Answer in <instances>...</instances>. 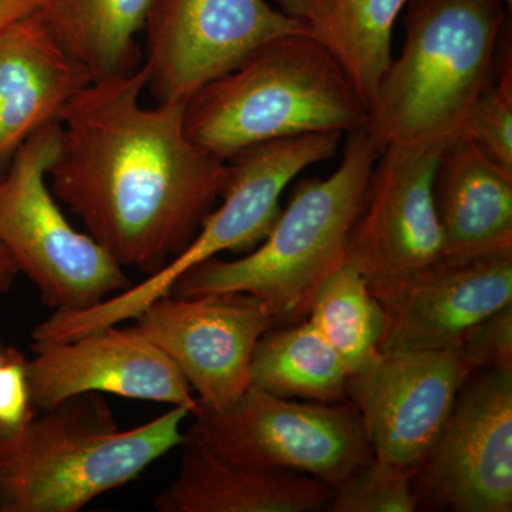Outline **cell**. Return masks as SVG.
<instances>
[{
    "label": "cell",
    "instance_id": "1",
    "mask_svg": "<svg viewBox=\"0 0 512 512\" xmlns=\"http://www.w3.org/2000/svg\"><path fill=\"white\" fill-rule=\"evenodd\" d=\"M147 70L92 82L63 107L47 178L123 269L148 276L190 245L221 198L228 163L192 143L184 106L141 104Z\"/></svg>",
    "mask_w": 512,
    "mask_h": 512
},
{
    "label": "cell",
    "instance_id": "2",
    "mask_svg": "<svg viewBox=\"0 0 512 512\" xmlns=\"http://www.w3.org/2000/svg\"><path fill=\"white\" fill-rule=\"evenodd\" d=\"M501 0H407L406 40L369 107L377 156L392 146L446 144L493 80L507 32Z\"/></svg>",
    "mask_w": 512,
    "mask_h": 512
},
{
    "label": "cell",
    "instance_id": "3",
    "mask_svg": "<svg viewBox=\"0 0 512 512\" xmlns=\"http://www.w3.org/2000/svg\"><path fill=\"white\" fill-rule=\"evenodd\" d=\"M188 416L184 407H173L123 431L99 393L37 412L20 429L0 434V512L83 510L180 447Z\"/></svg>",
    "mask_w": 512,
    "mask_h": 512
},
{
    "label": "cell",
    "instance_id": "4",
    "mask_svg": "<svg viewBox=\"0 0 512 512\" xmlns=\"http://www.w3.org/2000/svg\"><path fill=\"white\" fill-rule=\"evenodd\" d=\"M369 109L343 67L308 33L266 43L184 106L192 143L221 160L279 138L366 128Z\"/></svg>",
    "mask_w": 512,
    "mask_h": 512
},
{
    "label": "cell",
    "instance_id": "5",
    "mask_svg": "<svg viewBox=\"0 0 512 512\" xmlns=\"http://www.w3.org/2000/svg\"><path fill=\"white\" fill-rule=\"evenodd\" d=\"M376 158L366 128L348 133L339 167L325 180L299 181L261 245L234 261L214 256L194 266L168 296L245 292L264 303L275 325L308 319L320 284L348 261L350 229Z\"/></svg>",
    "mask_w": 512,
    "mask_h": 512
},
{
    "label": "cell",
    "instance_id": "6",
    "mask_svg": "<svg viewBox=\"0 0 512 512\" xmlns=\"http://www.w3.org/2000/svg\"><path fill=\"white\" fill-rule=\"evenodd\" d=\"M343 133L302 134L245 148L228 160L222 204L202 221L200 231L180 255L138 285L84 311H55L32 335L63 342L137 318L151 302L170 295L185 272L221 252L248 254L268 237L281 215V195L305 168L335 156Z\"/></svg>",
    "mask_w": 512,
    "mask_h": 512
},
{
    "label": "cell",
    "instance_id": "7",
    "mask_svg": "<svg viewBox=\"0 0 512 512\" xmlns=\"http://www.w3.org/2000/svg\"><path fill=\"white\" fill-rule=\"evenodd\" d=\"M59 121L40 128L0 177V244L53 311H84L126 291V271L72 227L47 185Z\"/></svg>",
    "mask_w": 512,
    "mask_h": 512
},
{
    "label": "cell",
    "instance_id": "8",
    "mask_svg": "<svg viewBox=\"0 0 512 512\" xmlns=\"http://www.w3.org/2000/svg\"><path fill=\"white\" fill-rule=\"evenodd\" d=\"M194 417L192 436L229 463L302 474L333 490L375 457L352 400L296 403L251 384L228 409Z\"/></svg>",
    "mask_w": 512,
    "mask_h": 512
},
{
    "label": "cell",
    "instance_id": "9",
    "mask_svg": "<svg viewBox=\"0 0 512 512\" xmlns=\"http://www.w3.org/2000/svg\"><path fill=\"white\" fill-rule=\"evenodd\" d=\"M144 30L146 89L157 103L178 104L266 43L308 33L266 0H151Z\"/></svg>",
    "mask_w": 512,
    "mask_h": 512
},
{
    "label": "cell",
    "instance_id": "10",
    "mask_svg": "<svg viewBox=\"0 0 512 512\" xmlns=\"http://www.w3.org/2000/svg\"><path fill=\"white\" fill-rule=\"evenodd\" d=\"M446 144L392 146L377 156L348 238V261L382 299L444 261L434 173Z\"/></svg>",
    "mask_w": 512,
    "mask_h": 512
},
{
    "label": "cell",
    "instance_id": "11",
    "mask_svg": "<svg viewBox=\"0 0 512 512\" xmlns=\"http://www.w3.org/2000/svg\"><path fill=\"white\" fill-rule=\"evenodd\" d=\"M417 504L512 511V370H476L416 468Z\"/></svg>",
    "mask_w": 512,
    "mask_h": 512
},
{
    "label": "cell",
    "instance_id": "12",
    "mask_svg": "<svg viewBox=\"0 0 512 512\" xmlns=\"http://www.w3.org/2000/svg\"><path fill=\"white\" fill-rule=\"evenodd\" d=\"M197 393L201 409L221 412L251 386L252 355L274 328L268 308L245 292L163 296L134 319Z\"/></svg>",
    "mask_w": 512,
    "mask_h": 512
},
{
    "label": "cell",
    "instance_id": "13",
    "mask_svg": "<svg viewBox=\"0 0 512 512\" xmlns=\"http://www.w3.org/2000/svg\"><path fill=\"white\" fill-rule=\"evenodd\" d=\"M474 372L456 345L380 353L349 376L348 399L359 410L373 456L416 471Z\"/></svg>",
    "mask_w": 512,
    "mask_h": 512
},
{
    "label": "cell",
    "instance_id": "14",
    "mask_svg": "<svg viewBox=\"0 0 512 512\" xmlns=\"http://www.w3.org/2000/svg\"><path fill=\"white\" fill-rule=\"evenodd\" d=\"M28 359L30 397L36 412L83 393L184 407L200 403L177 366L137 328L107 326L63 342L33 340Z\"/></svg>",
    "mask_w": 512,
    "mask_h": 512
},
{
    "label": "cell",
    "instance_id": "15",
    "mask_svg": "<svg viewBox=\"0 0 512 512\" xmlns=\"http://www.w3.org/2000/svg\"><path fill=\"white\" fill-rule=\"evenodd\" d=\"M386 326L380 352L440 350L512 303V248L448 261L380 299Z\"/></svg>",
    "mask_w": 512,
    "mask_h": 512
},
{
    "label": "cell",
    "instance_id": "16",
    "mask_svg": "<svg viewBox=\"0 0 512 512\" xmlns=\"http://www.w3.org/2000/svg\"><path fill=\"white\" fill-rule=\"evenodd\" d=\"M89 72L46 28L39 10L0 32V177L40 128L87 84Z\"/></svg>",
    "mask_w": 512,
    "mask_h": 512
},
{
    "label": "cell",
    "instance_id": "17",
    "mask_svg": "<svg viewBox=\"0 0 512 512\" xmlns=\"http://www.w3.org/2000/svg\"><path fill=\"white\" fill-rule=\"evenodd\" d=\"M178 476L154 498L160 512H316L329 510L333 488L302 474L254 470L212 453L185 433Z\"/></svg>",
    "mask_w": 512,
    "mask_h": 512
},
{
    "label": "cell",
    "instance_id": "18",
    "mask_svg": "<svg viewBox=\"0 0 512 512\" xmlns=\"http://www.w3.org/2000/svg\"><path fill=\"white\" fill-rule=\"evenodd\" d=\"M433 191L444 259L463 261L512 248V173L476 143L463 136L447 141Z\"/></svg>",
    "mask_w": 512,
    "mask_h": 512
},
{
    "label": "cell",
    "instance_id": "19",
    "mask_svg": "<svg viewBox=\"0 0 512 512\" xmlns=\"http://www.w3.org/2000/svg\"><path fill=\"white\" fill-rule=\"evenodd\" d=\"M338 60L369 109L392 62V33L407 0H275Z\"/></svg>",
    "mask_w": 512,
    "mask_h": 512
},
{
    "label": "cell",
    "instance_id": "20",
    "mask_svg": "<svg viewBox=\"0 0 512 512\" xmlns=\"http://www.w3.org/2000/svg\"><path fill=\"white\" fill-rule=\"evenodd\" d=\"M151 0H43L39 13L57 43L92 82L130 76L143 60L136 36Z\"/></svg>",
    "mask_w": 512,
    "mask_h": 512
},
{
    "label": "cell",
    "instance_id": "21",
    "mask_svg": "<svg viewBox=\"0 0 512 512\" xmlns=\"http://www.w3.org/2000/svg\"><path fill=\"white\" fill-rule=\"evenodd\" d=\"M348 380V370L338 353L308 319L269 329L252 355V384L284 399L345 402Z\"/></svg>",
    "mask_w": 512,
    "mask_h": 512
},
{
    "label": "cell",
    "instance_id": "22",
    "mask_svg": "<svg viewBox=\"0 0 512 512\" xmlns=\"http://www.w3.org/2000/svg\"><path fill=\"white\" fill-rule=\"evenodd\" d=\"M308 320L338 353L349 376L382 353L386 315L352 262L326 276L313 296Z\"/></svg>",
    "mask_w": 512,
    "mask_h": 512
},
{
    "label": "cell",
    "instance_id": "23",
    "mask_svg": "<svg viewBox=\"0 0 512 512\" xmlns=\"http://www.w3.org/2000/svg\"><path fill=\"white\" fill-rule=\"evenodd\" d=\"M510 33H504L493 80L480 94L458 136L476 143L512 173V56Z\"/></svg>",
    "mask_w": 512,
    "mask_h": 512
},
{
    "label": "cell",
    "instance_id": "24",
    "mask_svg": "<svg viewBox=\"0 0 512 512\" xmlns=\"http://www.w3.org/2000/svg\"><path fill=\"white\" fill-rule=\"evenodd\" d=\"M414 473L373 457L362 470L333 490L329 511H416L419 504L413 491Z\"/></svg>",
    "mask_w": 512,
    "mask_h": 512
},
{
    "label": "cell",
    "instance_id": "25",
    "mask_svg": "<svg viewBox=\"0 0 512 512\" xmlns=\"http://www.w3.org/2000/svg\"><path fill=\"white\" fill-rule=\"evenodd\" d=\"M457 345L476 370H512V303L473 326Z\"/></svg>",
    "mask_w": 512,
    "mask_h": 512
},
{
    "label": "cell",
    "instance_id": "26",
    "mask_svg": "<svg viewBox=\"0 0 512 512\" xmlns=\"http://www.w3.org/2000/svg\"><path fill=\"white\" fill-rule=\"evenodd\" d=\"M36 413L30 397L28 357L15 348L0 370V434L20 429Z\"/></svg>",
    "mask_w": 512,
    "mask_h": 512
},
{
    "label": "cell",
    "instance_id": "27",
    "mask_svg": "<svg viewBox=\"0 0 512 512\" xmlns=\"http://www.w3.org/2000/svg\"><path fill=\"white\" fill-rule=\"evenodd\" d=\"M42 3L43 0H0V32L37 12Z\"/></svg>",
    "mask_w": 512,
    "mask_h": 512
},
{
    "label": "cell",
    "instance_id": "28",
    "mask_svg": "<svg viewBox=\"0 0 512 512\" xmlns=\"http://www.w3.org/2000/svg\"><path fill=\"white\" fill-rule=\"evenodd\" d=\"M19 274L15 259L9 254L8 249L0 244V293L8 292Z\"/></svg>",
    "mask_w": 512,
    "mask_h": 512
},
{
    "label": "cell",
    "instance_id": "29",
    "mask_svg": "<svg viewBox=\"0 0 512 512\" xmlns=\"http://www.w3.org/2000/svg\"><path fill=\"white\" fill-rule=\"evenodd\" d=\"M12 346H5L2 342H0V370L3 369V366L8 362L10 355L13 352Z\"/></svg>",
    "mask_w": 512,
    "mask_h": 512
},
{
    "label": "cell",
    "instance_id": "30",
    "mask_svg": "<svg viewBox=\"0 0 512 512\" xmlns=\"http://www.w3.org/2000/svg\"><path fill=\"white\" fill-rule=\"evenodd\" d=\"M501 2L507 3L508 6H511L512 0H501Z\"/></svg>",
    "mask_w": 512,
    "mask_h": 512
}]
</instances>
